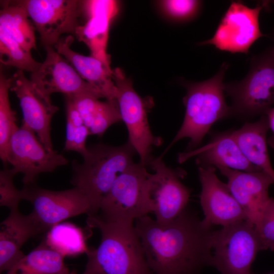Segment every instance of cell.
I'll return each instance as SVG.
<instances>
[{"label":"cell","mask_w":274,"mask_h":274,"mask_svg":"<svg viewBox=\"0 0 274 274\" xmlns=\"http://www.w3.org/2000/svg\"><path fill=\"white\" fill-rule=\"evenodd\" d=\"M87 149L83 162L73 161L71 182L87 196L94 215L116 179L134 162L136 152L128 142L119 146L99 144Z\"/></svg>","instance_id":"cell-4"},{"label":"cell","mask_w":274,"mask_h":274,"mask_svg":"<svg viewBox=\"0 0 274 274\" xmlns=\"http://www.w3.org/2000/svg\"><path fill=\"white\" fill-rule=\"evenodd\" d=\"M45 49V60L30 77L38 88L50 95L59 92L65 96L86 94L99 99L104 98L101 93L83 79L53 47L47 46Z\"/></svg>","instance_id":"cell-16"},{"label":"cell","mask_w":274,"mask_h":274,"mask_svg":"<svg viewBox=\"0 0 274 274\" xmlns=\"http://www.w3.org/2000/svg\"><path fill=\"white\" fill-rule=\"evenodd\" d=\"M230 96L232 116L248 119L265 114L274 104V57L269 50L252 57L247 75L224 84Z\"/></svg>","instance_id":"cell-5"},{"label":"cell","mask_w":274,"mask_h":274,"mask_svg":"<svg viewBox=\"0 0 274 274\" xmlns=\"http://www.w3.org/2000/svg\"><path fill=\"white\" fill-rule=\"evenodd\" d=\"M45 47L54 46L61 35H74L81 24L82 1L21 0Z\"/></svg>","instance_id":"cell-13"},{"label":"cell","mask_w":274,"mask_h":274,"mask_svg":"<svg viewBox=\"0 0 274 274\" xmlns=\"http://www.w3.org/2000/svg\"><path fill=\"white\" fill-rule=\"evenodd\" d=\"M229 65L223 63L212 78L202 82L186 84L183 98L185 114L183 123L175 138L161 156L180 140L188 138L192 150L202 142L217 121L232 116L231 107L225 100L223 79Z\"/></svg>","instance_id":"cell-3"},{"label":"cell","mask_w":274,"mask_h":274,"mask_svg":"<svg viewBox=\"0 0 274 274\" xmlns=\"http://www.w3.org/2000/svg\"><path fill=\"white\" fill-rule=\"evenodd\" d=\"M163 9L173 18L186 20L193 17L198 12L201 3L198 1L168 0L162 2Z\"/></svg>","instance_id":"cell-31"},{"label":"cell","mask_w":274,"mask_h":274,"mask_svg":"<svg viewBox=\"0 0 274 274\" xmlns=\"http://www.w3.org/2000/svg\"><path fill=\"white\" fill-rule=\"evenodd\" d=\"M214 166H198L201 186L200 204L204 213L203 223L227 226L248 220L246 215L233 197L227 184L217 177Z\"/></svg>","instance_id":"cell-15"},{"label":"cell","mask_w":274,"mask_h":274,"mask_svg":"<svg viewBox=\"0 0 274 274\" xmlns=\"http://www.w3.org/2000/svg\"><path fill=\"white\" fill-rule=\"evenodd\" d=\"M217 168L227 179V185L248 221L255 226L269 198L268 190L274 179L263 170L248 172L223 166Z\"/></svg>","instance_id":"cell-17"},{"label":"cell","mask_w":274,"mask_h":274,"mask_svg":"<svg viewBox=\"0 0 274 274\" xmlns=\"http://www.w3.org/2000/svg\"><path fill=\"white\" fill-rule=\"evenodd\" d=\"M271 55L274 57V46L270 49H269Z\"/></svg>","instance_id":"cell-34"},{"label":"cell","mask_w":274,"mask_h":274,"mask_svg":"<svg viewBox=\"0 0 274 274\" xmlns=\"http://www.w3.org/2000/svg\"><path fill=\"white\" fill-rule=\"evenodd\" d=\"M7 160L16 174H23L24 186L35 184L39 174L52 172L69 162L54 150L46 149L36 133L22 125L18 127L10 139Z\"/></svg>","instance_id":"cell-11"},{"label":"cell","mask_w":274,"mask_h":274,"mask_svg":"<svg viewBox=\"0 0 274 274\" xmlns=\"http://www.w3.org/2000/svg\"><path fill=\"white\" fill-rule=\"evenodd\" d=\"M260 244L255 226L243 220L211 232L210 265L221 274H251Z\"/></svg>","instance_id":"cell-6"},{"label":"cell","mask_w":274,"mask_h":274,"mask_svg":"<svg viewBox=\"0 0 274 274\" xmlns=\"http://www.w3.org/2000/svg\"><path fill=\"white\" fill-rule=\"evenodd\" d=\"M68 96L88 129L89 135L101 136L110 126L122 121L117 100L103 101L86 94Z\"/></svg>","instance_id":"cell-23"},{"label":"cell","mask_w":274,"mask_h":274,"mask_svg":"<svg viewBox=\"0 0 274 274\" xmlns=\"http://www.w3.org/2000/svg\"><path fill=\"white\" fill-rule=\"evenodd\" d=\"M21 192L22 199L32 204L30 214L43 233L69 218L83 214L93 215L88 198L77 187L53 191L33 184L24 186Z\"/></svg>","instance_id":"cell-10"},{"label":"cell","mask_w":274,"mask_h":274,"mask_svg":"<svg viewBox=\"0 0 274 274\" xmlns=\"http://www.w3.org/2000/svg\"><path fill=\"white\" fill-rule=\"evenodd\" d=\"M0 226L2 272L7 271L25 255L21 248L29 238L43 232L31 214L22 215L19 209L10 210Z\"/></svg>","instance_id":"cell-20"},{"label":"cell","mask_w":274,"mask_h":274,"mask_svg":"<svg viewBox=\"0 0 274 274\" xmlns=\"http://www.w3.org/2000/svg\"><path fill=\"white\" fill-rule=\"evenodd\" d=\"M147 264L153 274H197L210 265L211 227L186 209L161 225L148 215L135 221Z\"/></svg>","instance_id":"cell-1"},{"label":"cell","mask_w":274,"mask_h":274,"mask_svg":"<svg viewBox=\"0 0 274 274\" xmlns=\"http://www.w3.org/2000/svg\"><path fill=\"white\" fill-rule=\"evenodd\" d=\"M260 250H274V198L269 197L255 226Z\"/></svg>","instance_id":"cell-29"},{"label":"cell","mask_w":274,"mask_h":274,"mask_svg":"<svg viewBox=\"0 0 274 274\" xmlns=\"http://www.w3.org/2000/svg\"><path fill=\"white\" fill-rule=\"evenodd\" d=\"M196 156L198 166H223L238 170L255 172L262 170L245 157L231 134V131L215 134L205 146L182 153L179 161L183 162Z\"/></svg>","instance_id":"cell-19"},{"label":"cell","mask_w":274,"mask_h":274,"mask_svg":"<svg viewBox=\"0 0 274 274\" xmlns=\"http://www.w3.org/2000/svg\"><path fill=\"white\" fill-rule=\"evenodd\" d=\"M266 4L258 3L250 8L243 2L232 1L213 37L199 45H213L222 51L248 54L253 44L265 36L260 31L259 16Z\"/></svg>","instance_id":"cell-12"},{"label":"cell","mask_w":274,"mask_h":274,"mask_svg":"<svg viewBox=\"0 0 274 274\" xmlns=\"http://www.w3.org/2000/svg\"><path fill=\"white\" fill-rule=\"evenodd\" d=\"M112 78L117 88L116 100L122 121L128 131V142L139 155L140 162L147 166L152 159L153 148L161 145L162 140L152 134L148 121L147 103L134 90L131 81L118 67L113 70Z\"/></svg>","instance_id":"cell-8"},{"label":"cell","mask_w":274,"mask_h":274,"mask_svg":"<svg viewBox=\"0 0 274 274\" xmlns=\"http://www.w3.org/2000/svg\"><path fill=\"white\" fill-rule=\"evenodd\" d=\"M0 61L6 65L31 72L36 71L41 63L35 60L31 52L25 51L6 32L0 30Z\"/></svg>","instance_id":"cell-28"},{"label":"cell","mask_w":274,"mask_h":274,"mask_svg":"<svg viewBox=\"0 0 274 274\" xmlns=\"http://www.w3.org/2000/svg\"><path fill=\"white\" fill-rule=\"evenodd\" d=\"M145 189V202L149 213L161 225L168 224L186 209L190 190L180 181V173L168 167L160 156L151 159Z\"/></svg>","instance_id":"cell-9"},{"label":"cell","mask_w":274,"mask_h":274,"mask_svg":"<svg viewBox=\"0 0 274 274\" xmlns=\"http://www.w3.org/2000/svg\"><path fill=\"white\" fill-rule=\"evenodd\" d=\"M0 30L6 32L25 51L36 48L35 27L18 1H2Z\"/></svg>","instance_id":"cell-24"},{"label":"cell","mask_w":274,"mask_h":274,"mask_svg":"<svg viewBox=\"0 0 274 274\" xmlns=\"http://www.w3.org/2000/svg\"><path fill=\"white\" fill-rule=\"evenodd\" d=\"M89 135L88 129L85 125H75L66 120L64 150L77 152L83 157L87 152L86 141Z\"/></svg>","instance_id":"cell-32"},{"label":"cell","mask_w":274,"mask_h":274,"mask_svg":"<svg viewBox=\"0 0 274 274\" xmlns=\"http://www.w3.org/2000/svg\"><path fill=\"white\" fill-rule=\"evenodd\" d=\"M12 78H7L2 73L0 76V157L5 167H7V156L10 139L18 129L16 112L12 109L9 91Z\"/></svg>","instance_id":"cell-27"},{"label":"cell","mask_w":274,"mask_h":274,"mask_svg":"<svg viewBox=\"0 0 274 274\" xmlns=\"http://www.w3.org/2000/svg\"><path fill=\"white\" fill-rule=\"evenodd\" d=\"M270 274H274V273H270Z\"/></svg>","instance_id":"cell-36"},{"label":"cell","mask_w":274,"mask_h":274,"mask_svg":"<svg viewBox=\"0 0 274 274\" xmlns=\"http://www.w3.org/2000/svg\"><path fill=\"white\" fill-rule=\"evenodd\" d=\"M147 166L133 162L120 174L102 199L97 214L113 222L133 224L137 219L150 213L145 199L149 175Z\"/></svg>","instance_id":"cell-7"},{"label":"cell","mask_w":274,"mask_h":274,"mask_svg":"<svg viewBox=\"0 0 274 274\" xmlns=\"http://www.w3.org/2000/svg\"><path fill=\"white\" fill-rule=\"evenodd\" d=\"M65 274H77V272L75 270H73L72 271H68Z\"/></svg>","instance_id":"cell-35"},{"label":"cell","mask_w":274,"mask_h":274,"mask_svg":"<svg viewBox=\"0 0 274 274\" xmlns=\"http://www.w3.org/2000/svg\"><path fill=\"white\" fill-rule=\"evenodd\" d=\"M10 90L19 100L23 115L22 125L33 131L46 149L54 150L51 123L59 109L52 104L51 95L38 88L20 70L13 75Z\"/></svg>","instance_id":"cell-14"},{"label":"cell","mask_w":274,"mask_h":274,"mask_svg":"<svg viewBox=\"0 0 274 274\" xmlns=\"http://www.w3.org/2000/svg\"><path fill=\"white\" fill-rule=\"evenodd\" d=\"M82 8L87 20L76 28L74 35L87 45L92 56L110 66L106 51L109 28L118 12V3L112 0L82 1Z\"/></svg>","instance_id":"cell-18"},{"label":"cell","mask_w":274,"mask_h":274,"mask_svg":"<svg viewBox=\"0 0 274 274\" xmlns=\"http://www.w3.org/2000/svg\"><path fill=\"white\" fill-rule=\"evenodd\" d=\"M265 115L267 118L269 128L272 133V135L267 140V144L274 149V107L268 110Z\"/></svg>","instance_id":"cell-33"},{"label":"cell","mask_w":274,"mask_h":274,"mask_svg":"<svg viewBox=\"0 0 274 274\" xmlns=\"http://www.w3.org/2000/svg\"><path fill=\"white\" fill-rule=\"evenodd\" d=\"M87 224L101 232L97 248H88L82 274H153L150 270L133 224L106 220L89 216Z\"/></svg>","instance_id":"cell-2"},{"label":"cell","mask_w":274,"mask_h":274,"mask_svg":"<svg viewBox=\"0 0 274 274\" xmlns=\"http://www.w3.org/2000/svg\"><path fill=\"white\" fill-rule=\"evenodd\" d=\"M268 129L267 117L263 114L258 121L247 122L240 128L231 131V134L247 160L274 179V169L267 147Z\"/></svg>","instance_id":"cell-22"},{"label":"cell","mask_w":274,"mask_h":274,"mask_svg":"<svg viewBox=\"0 0 274 274\" xmlns=\"http://www.w3.org/2000/svg\"><path fill=\"white\" fill-rule=\"evenodd\" d=\"M16 175L8 167L0 172V206L10 210L19 209V202L22 200L21 190L17 189L13 182Z\"/></svg>","instance_id":"cell-30"},{"label":"cell","mask_w":274,"mask_h":274,"mask_svg":"<svg viewBox=\"0 0 274 274\" xmlns=\"http://www.w3.org/2000/svg\"><path fill=\"white\" fill-rule=\"evenodd\" d=\"M89 234L70 222H61L51 227L43 239L47 245L64 258L86 253V241Z\"/></svg>","instance_id":"cell-26"},{"label":"cell","mask_w":274,"mask_h":274,"mask_svg":"<svg viewBox=\"0 0 274 274\" xmlns=\"http://www.w3.org/2000/svg\"><path fill=\"white\" fill-rule=\"evenodd\" d=\"M64 257L50 248L44 239L25 255L6 274H65L69 271Z\"/></svg>","instance_id":"cell-25"},{"label":"cell","mask_w":274,"mask_h":274,"mask_svg":"<svg viewBox=\"0 0 274 274\" xmlns=\"http://www.w3.org/2000/svg\"><path fill=\"white\" fill-rule=\"evenodd\" d=\"M74 41L72 35L60 38L54 46L64 56L80 76L98 89L106 100H116L117 88L112 78L113 70L99 59L75 52L70 46Z\"/></svg>","instance_id":"cell-21"}]
</instances>
